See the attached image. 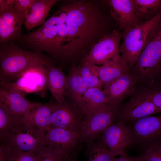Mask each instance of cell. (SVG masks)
<instances>
[{"mask_svg":"<svg viewBox=\"0 0 161 161\" xmlns=\"http://www.w3.org/2000/svg\"><path fill=\"white\" fill-rule=\"evenodd\" d=\"M5 146L7 151L8 161H38L35 152L23 151L10 146Z\"/></svg>","mask_w":161,"mask_h":161,"instance_id":"30","label":"cell"},{"mask_svg":"<svg viewBox=\"0 0 161 161\" xmlns=\"http://www.w3.org/2000/svg\"><path fill=\"white\" fill-rule=\"evenodd\" d=\"M115 161H144L142 156L132 157L129 156L126 151L120 155L119 158H117Z\"/></svg>","mask_w":161,"mask_h":161,"instance_id":"33","label":"cell"},{"mask_svg":"<svg viewBox=\"0 0 161 161\" xmlns=\"http://www.w3.org/2000/svg\"><path fill=\"white\" fill-rule=\"evenodd\" d=\"M39 103L29 100L24 95L20 93L0 88V105L13 114L22 116L28 110Z\"/></svg>","mask_w":161,"mask_h":161,"instance_id":"19","label":"cell"},{"mask_svg":"<svg viewBox=\"0 0 161 161\" xmlns=\"http://www.w3.org/2000/svg\"><path fill=\"white\" fill-rule=\"evenodd\" d=\"M138 87L142 93L161 112V83L157 81Z\"/></svg>","mask_w":161,"mask_h":161,"instance_id":"28","label":"cell"},{"mask_svg":"<svg viewBox=\"0 0 161 161\" xmlns=\"http://www.w3.org/2000/svg\"><path fill=\"white\" fill-rule=\"evenodd\" d=\"M33 1L34 0H11V3L18 9L25 12Z\"/></svg>","mask_w":161,"mask_h":161,"instance_id":"32","label":"cell"},{"mask_svg":"<svg viewBox=\"0 0 161 161\" xmlns=\"http://www.w3.org/2000/svg\"><path fill=\"white\" fill-rule=\"evenodd\" d=\"M65 161H77L76 160L75 157H74V155H69L66 158Z\"/></svg>","mask_w":161,"mask_h":161,"instance_id":"34","label":"cell"},{"mask_svg":"<svg viewBox=\"0 0 161 161\" xmlns=\"http://www.w3.org/2000/svg\"><path fill=\"white\" fill-rule=\"evenodd\" d=\"M61 103L56 102L52 113L50 127L69 130L78 134L83 119L75 103L69 99Z\"/></svg>","mask_w":161,"mask_h":161,"instance_id":"12","label":"cell"},{"mask_svg":"<svg viewBox=\"0 0 161 161\" xmlns=\"http://www.w3.org/2000/svg\"><path fill=\"white\" fill-rule=\"evenodd\" d=\"M56 104L49 102L40 103L27 111L22 116L23 124L47 130L50 126L51 116Z\"/></svg>","mask_w":161,"mask_h":161,"instance_id":"17","label":"cell"},{"mask_svg":"<svg viewBox=\"0 0 161 161\" xmlns=\"http://www.w3.org/2000/svg\"><path fill=\"white\" fill-rule=\"evenodd\" d=\"M8 91L25 95L34 93L42 97L47 95V79L44 66H38L29 68L19 78L12 83L0 84Z\"/></svg>","mask_w":161,"mask_h":161,"instance_id":"7","label":"cell"},{"mask_svg":"<svg viewBox=\"0 0 161 161\" xmlns=\"http://www.w3.org/2000/svg\"><path fill=\"white\" fill-rule=\"evenodd\" d=\"M25 17V12L14 7L11 0H0L1 44L21 37V27Z\"/></svg>","mask_w":161,"mask_h":161,"instance_id":"8","label":"cell"},{"mask_svg":"<svg viewBox=\"0 0 161 161\" xmlns=\"http://www.w3.org/2000/svg\"><path fill=\"white\" fill-rule=\"evenodd\" d=\"M23 124L22 116L12 114L0 105V137L12 129Z\"/></svg>","mask_w":161,"mask_h":161,"instance_id":"26","label":"cell"},{"mask_svg":"<svg viewBox=\"0 0 161 161\" xmlns=\"http://www.w3.org/2000/svg\"><path fill=\"white\" fill-rule=\"evenodd\" d=\"M136 14L140 22L154 18L161 13V0H133Z\"/></svg>","mask_w":161,"mask_h":161,"instance_id":"24","label":"cell"},{"mask_svg":"<svg viewBox=\"0 0 161 161\" xmlns=\"http://www.w3.org/2000/svg\"><path fill=\"white\" fill-rule=\"evenodd\" d=\"M67 34L65 59L71 65L87 55L108 32L106 18L97 1H66Z\"/></svg>","mask_w":161,"mask_h":161,"instance_id":"1","label":"cell"},{"mask_svg":"<svg viewBox=\"0 0 161 161\" xmlns=\"http://www.w3.org/2000/svg\"><path fill=\"white\" fill-rule=\"evenodd\" d=\"M142 156L144 161H161V144L146 148Z\"/></svg>","mask_w":161,"mask_h":161,"instance_id":"31","label":"cell"},{"mask_svg":"<svg viewBox=\"0 0 161 161\" xmlns=\"http://www.w3.org/2000/svg\"><path fill=\"white\" fill-rule=\"evenodd\" d=\"M66 78L64 97L71 100L81 114V108L83 95L89 88L81 75L78 66L70 67Z\"/></svg>","mask_w":161,"mask_h":161,"instance_id":"18","label":"cell"},{"mask_svg":"<svg viewBox=\"0 0 161 161\" xmlns=\"http://www.w3.org/2000/svg\"><path fill=\"white\" fill-rule=\"evenodd\" d=\"M161 112L137 86L128 101L120 107L114 121L125 124Z\"/></svg>","mask_w":161,"mask_h":161,"instance_id":"9","label":"cell"},{"mask_svg":"<svg viewBox=\"0 0 161 161\" xmlns=\"http://www.w3.org/2000/svg\"><path fill=\"white\" fill-rule=\"evenodd\" d=\"M130 123L132 143L145 148L161 144V115L149 116Z\"/></svg>","mask_w":161,"mask_h":161,"instance_id":"10","label":"cell"},{"mask_svg":"<svg viewBox=\"0 0 161 161\" xmlns=\"http://www.w3.org/2000/svg\"><path fill=\"white\" fill-rule=\"evenodd\" d=\"M35 153L38 161H65L69 155L62 149L48 145Z\"/></svg>","mask_w":161,"mask_h":161,"instance_id":"29","label":"cell"},{"mask_svg":"<svg viewBox=\"0 0 161 161\" xmlns=\"http://www.w3.org/2000/svg\"><path fill=\"white\" fill-rule=\"evenodd\" d=\"M122 33L114 30L100 39L92 47L88 53L82 58L80 63L101 65L120 54V42Z\"/></svg>","mask_w":161,"mask_h":161,"instance_id":"11","label":"cell"},{"mask_svg":"<svg viewBox=\"0 0 161 161\" xmlns=\"http://www.w3.org/2000/svg\"><path fill=\"white\" fill-rule=\"evenodd\" d=\"M131 72L143 85L158 81L161 75V18Z\"/></svg>","mask_w":161,"mask_h":161,"instance_id":"4","label":"cell"},{"mask_svg":"<svg viewBox=\"0 0 161 161\" xmlns=\"http://www.w3.org/2000/svg\"><path fill=\"white\" fill-rule=\"evenodd\" d=\"M110 15L123 31L140 23L134 9L133 0H109Z\"/></svg>","mask_w":161,"mask_h":161,"instance_id":"16","label":"cell"},{"mask_svg":"<svg viewBox=\"0 0 161 161\" xmlns=\"http://www.w3.org/2000/svg\"><path fill=\"white\" fill-rule=\"evenodd\" d=\"M108 103V100L101 89L96 88H88L83 95L81 108V114L85 116Z\"/></svg>","mask_w":161,"mask_h":161,"instance_id":"23","label":"cell"},{"mask_svg":"<svg viewBox=\"0 0 161 161\" xmlns=\"http://www.w3.org/2000/svg\"><path fill=\"white\" fill-rule=\"evenodd\" d=\"M78 66L81 75L88 88H96L101 89L103 85L99 78L96 65L81 63Z\"/></svg>","mask_w":161,"mask_h":161,"instance_id":"27","label":"cell"},{"mask_svg":"<svg viewBox=\"0 0 161 161\" xmlns=\"http://www.w3.org/2000/svg\"><path fill=\"white\" fill-rule=\"evenodd\" d=\"M161 18V13L122 33L123 41L120 52L130 72L151 38Z\"/></svg>","mask_w":161,"mask_h":161,"instance_id":"3","label":"cell"},{"mask_svg":"<svg viewBox=\"0 0 161 161\" xmlns=\"http://www.w3.org/2000/svg\"><path fill=\"white\" fill-rule=\"evenodd\" d=\"M121 106L107 103L85 116L78 133L82 143L94 141L114 121Z\"/></svg>","mask_w":161,"mask_h":161,"instance_id":"6","label":"cell"},{"mask_svg":"<svg viewBox=\"0 0 161 161\" xmlns=\"http://www.w3.org/2000/svg\"><path fill=\"white\" fill-rule=\"evenodd\" d=\"M120 54L100 66H96L99 78L103 86L112 83L126 73L130 72Z\"/></svg>","mask_w":161,"mask_h":161,"instance_id":"22","label":"cell"},{"mask_svg":"<svg viewBox=\"0 0 161 161\" xmlns=\"http://www.w3.org/2000/svg\"><path fill=\"white\" fill-rule=\"evenodd\" d=\"M46 71L47 87L54 98L58 103L65 101L64 94L67 78L62 69L52 63L44 66Z\"/></svg>","mask_w":161,"mask_h":161,"instance_id":"20","label":"cell"},{"mask_svg":"<svg viewBox=\"0 0 161 161\" xmlns=\"http://www.w3.org/2000/svg\"><path fill=\"white\" fill-rule=\"evenodd\" d=\"M138 83L137 78L129 72L104 86L103 91L108 100V103L120 106L126 97L130 96L135 91Z\"/></svg>","mask_w":161,"mask_h":161,"instance_id":"14","label":"cell"},{"mask_svg":"<svg viewBox=\"0 0 161 161\" xmlns=\"http://www.w3.org/2000/svg\"><path fill=\"white\" fill-rule=\"evenodd\" d=\"M57 0H34L25 12L24 23L30 31L45 21V19L52 7L58 1Z\"/></svg>","mask_w":161,"mask_h":161,"instance_id":"21","label":"cell"},{"mask_svg":"<svg viewBox=\"0 0 161 161\" xmlns=\"http://www.w3.org/2000/svg\"><path fill=\"white\" fill-rule=\"evenodd\" d=\"M52 60L39 51L24 50L11 44L0 51V84L13 82L30 68L45 66Z\"/></svg>","mask_w":161,"mask_h":161,"instance_id":"2","label":"cell"},{"mask_svg":"<svg viewBox=\"0 0 161 161\" xmlns=\"http://www.w3.org/2000/svg\"><path fill=\"white\" fill-rule=\"evenodd\" d=\"M98 138L115 156L121 154L133 143L129 127L120 122H113Z\"/></svg>","mask_w":161,"mask_h":161,"instance_id":"13","label":"cell"},{"mask_svg":"<svg viewBox=\"0 0 161 161\" xmlns=\"http://www.w3.org/2000/svg\"><path fill=\"white\" fill-rule=\"evenodd\" d=\"M46 145L59 148L69 155H74L80 148L78 134L64 129L49 127L45 131Z\"/></svg>","mask_w":161,"mask_h":161,"instance_id":"15","label":"cell"},{"mask_svg":"<svg viewBox=\"0 0 161 161\" xmlns=\"http://www.w3.org/2000/svg\"><path fill=\"white\" fill-rule=\"evenodd\" d=\"M45 134L44 129L23 124L0 137L1 145L23 151L36 152L46 145Z\"/></svg>","mask_w":161,"mask_h":161,"instance_id":"5","label":"cell"},{"mask_svg":"<svg viewBox=\"0 0 161 161\" xmlns=\"http://www.w3.org/2000/svg\"><path fill=\"white\" fill-rule=\"evenodd\" d=\"M97 141L86 143L87 161H115L117 158L99 138Z\"/></svg>","mask_w":161,"mask_h":161,"instance_id":"25","label":"cell"}]
</instances>
